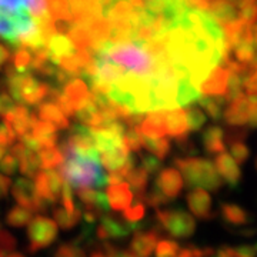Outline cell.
Instances as JSON below:
<instances>
[{
    "mask_svg": "<svg viewBox=\"0 0 257 257\" xmlns=\"http://www.w3.org/2000/svg\"><path fill=\"white\" fill-rule=\"evenodd\" d=\"M156 189L157 192H160L166 199L170 202L172 199H176L182 189H183V179L180 173L173 169V167H167L163 169L162 172H159L156 177Z\"/></svg>",
    "mask_w": 257,
    "mask_h": 257,
    "instance_id": "7c38bea8",
    "label": "cell"
},
{
    "mask_svg": "<svg viewBox=\"0 0 257 257\" xmlns=\"http://www.w3.org/2000/svg\"><path fill=\"white\" fill-rule=\"evenodd\" d=\"M234 257H256V246L254 244H241L233 247Z\"/></svg>",
    "mask_w": 257,
    "mask_h": 257,
    "instance_id": "f6af8a7d",
    "label": "cell"
},
{
    "mask_svg": "<svg viewBox=\"0 0 257 257\" xmlns=\"http://www.w3.org/2000/svg\"><path fill=\"white\" fill-rule=\"evenodd\" d=\"M156 231H136L130 241V253L136 257H150L157 244Z\"/></svg>",
    "mask_w": 257,
    "mask_h": 257,
    "instance_id": "d6986e66",
    "label": "cell"
},
{
    "mask_svg": "<svg viewBox=\"0 0 257 257\" xmlns=\"http://www.w3.org/2000/svg\"><path fill=\"white\" fill-rule=\"evenodd\" d=\"M256 94H243L239 99L230 101L229 107L223 111V117L230 126H244L256 127Z\"/></svg>",
    "mask_w": 257,
    "mask_h": 257,
    "instance_id": "52a82bcc",
    "label": "cell"
},
{
    "mask_svg": "<svg viewBox=\"0 0 257 257\" xmlns=\"http://www.w3.org/2000/svg\"><path fill=\"white\" fill-rule=\"evenodd\" d=\"M106 197H107L109 206L116 211L126 210L135 199L133 192L130 190L127 183H124V182L117 184H109Z\"/></svg>",
    "mask_w": 257,
    "mask_h": 257,
    "instance_id": "ac0fdd59",
    "label": "cell"
},
{
    "mask_svg": "<svg viewBox=\"0 0 257 257\" xmlns=\"http://www.w3.org/2000/svg\"><path fill=\"white\" fill-rule=\"evenodd\" d=\"M145 213H146V204L143 202V199L139 197L138 200L132 202L126 210H123V217L127 223H139L143 219Z\"/></svg>",
    "mask_w": 257,
    "mask_h": 257,
    "instance_id": "d6a6232c",
    "label": "cell"
},
{
    "mask_svg": "<svg viewBox=\"0 0 257 257\" xmlns=\"http://www.w3.org/2000/svg\"><path fill=\"white\" fill-rule=\"evenodd\" d=\"M67 33L72 18L60 0H0V45L36 55L57 33Z\"/></svg>",
    "mask_w": 257,
    "mask_h": 257,
    "instance_id": "7a4b0ae2",
    "label": "cell"
},
{
    "mask_svg": "<svg viewBox=\"0 0 257 257\" xmlns=\"http://www.w3.org/2000/svg\"><path fill=\"white\" fill-rule=\"evenodd\" d=\"M15 142H16V135L9 126V123H6L5 120L0 121V146L6 149Z\"/></svg>",
    "mask_w": 257,
    "mask_h": 257,
    "instance_id": "ab89813d",
    "label": "cell"
},
{
    "mask_svg": "<svg viewBox=\"0 0 257 257\" xmlns=\"http://www.w3.org/2000/svg\"><path fill=\"white\" fill-rule=\"evenodd\" d=\"M124 145L128 149V152H139L142 149V135L139 133L138 128L127 127L124 133Z\"/></svg>",
    "mask_w": 257,
    "mask_h": 257,
    "instance_id": "8d00e7d4",
    "label": "cell"
},
{
    "mask_svg": "<svg viewBox=\"0 0 257 257\" xmlns=\"http://www.w3.org/2000/svg\"><path fill=\"white\" fill-rule=\"evenodd\" d=\"M226 99L223 96H200L199 104L202 106L203 113L206 111L213 120H220L223 117V107Z\"/></svg>",
    "mask_w": 257,
    "mask_h": 257,
    "instance_id": "f1b7e54d",
    "label": "cell"
},
{
    "mask_svg": "<svg viewBox=\"0 0 257 257\" xmlns=\"http://www.w3.org/2000/svg\"><path fill=\"white\" fill-rule=\"evenodd\" d=\"M0 257H3V254H2V253H0Z\"/></svg>",
    "mask_w": 257,
    "mask_h": 257,
    "instance_id": "f5cc1de1",
    "label": "cell"
},
{
    "mask_svg": "<svg viewBox=\"0 0 257 257\" xmlns=\"http://www.w3.org/2000/svg\"><path fill=\"white\" fill-rule=\"evenodd\" d=\"M55 257H86V253L76 244H63L56 250Z\"/></svg>",
    "mask_w": 257,
    "mask_h": 257,
    "instance_id": "b9f144b4",
    "label": "cell"
},
{
    "mask_svg": "<svg viewBox=\"0 0 257 257\" xmlns=\"http://www.w3.org/2000/svg\"><path fill=\"white\" fill-rule=\"evenodd\" d=\"M59 149L63 156L60 176L73 190H100L107 186V175L96 150H74L64 143Z\"/></svg>",
    "mask_w": 257,
    "mask_h": 257,
    "instance_id": "3957f363",
    "label": "cell"
},
{
    "mask_svg": "<svg viewBox=\"0 0 257 257\" xmlns=\"http://www.w3.org/2000/svg\"><path fill=\"white\" fill-rule=\"evenodd\" d=\"M180 246L173 240H162L156 244V257H177Z\"/></svg>",
    "mask_w": 257,
    "mask_h": 257,
    "instance_id": "e575fe53",
    "label": "cell"
},
{
    "mask_svg": "<svg viewBox=\"0 0 257 257\" xmlns=\"http://www.w3.org/2000/svg\"><path fill=\"white\" fill-rule=\"evenodd\" d=\"M140 199H145V202H146L149 206H153V207H160V206H163V204H166V203L169 202L162 193L157 192L156 189H153L152 192L145 193Z\"/></svg>",
    "mask_w": 257,
    "mask_h": 257,
    "instance_id": "7bdbcfd3",
    "label": "cell"
},
{
    "mask_svg": "<svg viewBox=\"0 0 257 257\" xmlns=\"http://www.w3.org/2000/svg\"><path fill=\"white\" fill-rule=\"evenodd\" d=\"M63 186V177L56 170H43L39 172L35 177V187L37 194L47 204L60 200Z\"/></svg>",
    "mask_w": 257,
    "mask_h": 257,
    "instance_id": "9c48e42d",
    "label": "cell"
},
{
    "mask_svg": "<svg viewBox=\"0 0 257 257\" xmlns=\"http://www.w3.org/2000/svg\"><path fill=\"white\" fill-rule=\"evenodd\" d=\"M214 169L217 172V175L220 176L226 183L230 186H236L240 182L241 177V172H240L239 165L231 159L229 153H220L216 156L214 160Z\"/></svg>",
    "mask_w": 257,
    "mask_h": 257,
    "instance_id": "9a60e30c",
    "label": "cell"
},
{
    "mask_svg": "<svg viewBox=\"0 0 257 257\" xmlns=\"http://www.w3.org/2000/svg\"><path fill=\"white\" fill-rule=\"evenodd\" d=\"M10 189V179L0 173V199L6 197V194Z\"/></svg>",
    "mask_w": 257,
    "mask_h": 257,
    "instance_id": "7dc6e473",
    "label": "cell"
},
{
    "mask_svg": "<svg viewBox=\"0 0 257 257\" xmlns=\"http://www.w3.org/2000/svg\"><path fill=\"white\" fill-rule=\"evenodd\" d=\"M60 2L67 8L69 13H70L72 26L86 16H89V13H92L94 3H96V0H60Z\"/></svg>",
    "mask_w": 257,
    "mask_h": 257,
    "instance_id": "d4e9b609",
    "label": "cell"
},
{
    "mask_svg": "<svg viewBox=\"0 0 257 257\" xmlns=\"http://www.w3.org/2000/svg\"><path fill=\"white\" fill-rule=\"evenodd\" d=\"M213 253L211 248H200V247H186L180 248L177 257H207Z\"/></svg>",
    "mask_w": 257,
    "mask_h": 257,
    "instance_id": "ee69618b",
    "label": "cell"
},
{
    "mask_svg": "<svg viewBox=\"0 0 257 257\" xmlns=\"http://www.w3.org/2000/svg\"><path fill=\"white\" fill-rule=\"evenodd\" d=\"M8 73V90L9 96L22 106L39 104L47 97L49 84L37 80L32 74L19 73L12 66L6 70Z\"/></svg>",
    "mask_w": 257,
    "mask_h": 257,
    "instance_id": "5b68a950",
    "label": "cell"
},
{
    "mask_svg": "<svg viewBox=\"0 0 257 257\" xmlns=\"http://www.w3.org/2000/svg\"><path fill=\"white\" fill-rule=\"evenodd\" d=\"M6 257H25L23 254H20V253H10L9 256Z\"/></svg>",
    "mask_w": 257,
    "mask_h": 257,
    "instance_id": "816d5d0a",
    "label": "cell"
},
{
    "mask_svg": "<svg viewBox=\"0 0 257 257\" xmlns=\"http://www.w3.org/2000/svg\"><path fill=\"white\" fill-rule=\"evenodd\" d=\"M176 170L180 173L186 184L192 189L202 190H219L221 186L220 176L217 175L214 165L207 159H176Z\"/></svg>",
    "mask_w": 257,
    "mask_h": 257,
    "instance_id": "277c9868",
    "label": "cell"
},
{
    "mask_svg": "<svg viewBox=\"0 0 257 257\" xmlns=\"http://www.w3.org/2000/svg\"><path fill=\"white\" fill-rule=\"evenodd\" d=\"M147 175H156L162 169V160H159L153 155H145L142 156V166H140Z\"/></svg>",
    "mask_w": 257,
    "mask_h": 257,
    "instance_id": "f35d334b",
    "label": "cell"
},
{
    "mask_svg": "<svg viewBox=\"0 0 257 257\" xmlns=\"http://www.w3.org/2000/svg\"><path fill=\"white\" fill-rule=\"evenodd\" d=\"M37 157L40 162V167H43L45 170H55L56 167H60L63 160L62 152L57 146L42 147L37 152Z\"/></svg>",
    "mask_w": 257,
    "mask_h": 257,
    "instance_id": "4316f807",
    "label": "cell"
},
{
    "mask_svg": "<svg viewBox=\"0 0 257 257\" xmlns=\"http://www.w3.org/2000/svg\"><path fill=\"white\" fill-rule=\"evenodd\" d=\"M92 94L128 114L182 109L230 64V32L206 0H103L70 29Z\"/></svg>",
    "mask_w": 257,
    "mask_h": 257,
    "instance_id": "6da1fadb",
    "label": "cell"
},
{
    "mask_svg": "<svg viewBox=\"0 0 257 257\" xmlns=\"http://www.w3.org/2000/svg\"><path fill=\"white\" fill-rule=\"evenodd\" d=\"M10 50L8 47H5L3 45H0V69L8 63L10 60Z\"/></svg>",
    "mask_w": 257,
    "mask_h": 257,
    "instance_id": "c3c4849f",
    "label": "cell"
},
{
    "mask_svg": "<svg viewBox=\"0 0 257 257\" xmlns=\"http://www.w3.org/2000/svg\"><path fill=\"white\" fill-rule=\"evenodd\" d=\"M203 145L207 153L220 155L226 149L224 132L219 126H209L203 133Z\"/></svg>",
    "mask_w": 257,
    "mask_h": 257,
    "instance_id": "cb8c5ba5",
    "label": "cell"
},
{
    "mask_svg": "<svg viewBox=\"0 0 257 257\" xmlns=\"http://www.w3.org/2000/svg\"><path fill=\"white\" fill-rule=\"evenodd\" d=\"M207 257H234V253H233V247L223 246L219 250H213V253Z\"/></svg>",
    "mask_w": 257,
    "mask_h": 257,
    "instance_id": "bcb514c9",
    "label": "cell"
},
{
    "mask_svg": "<svg viewBox=\"0 0 257 257\" xmlns=\"http://www.w3.org/2000/svg\"><path fill=\"white\" fill-rule=\"evenodd\" d=\"M124 180L127 182V186L130 187L132 192H135L139 194L140 197L145 194V190L147 187V182H149V175L142 169L135 166L132 170H128L126 176H124Z\"/></svg>",
    "mask_w": 257,
    "mask_h": 257,
    "instance_id": "484cf974",
    "label": "cell"
},
{
    "mask_svg": "<svg viewBox=\"0 0 257 257\" xmlns=\"http://www.w3.org/2000/svg\"><path fill=\"white\" fill-rule=\"evenodd\" d=\"M156 216L162 227L176 239H189L196 230V221L192 214L180 209L157 210Z\"/></svg>",
    "mask_w": 257,
    "mask_h": 257,
    "instance_id": "8992f818",
    "label": "cell"
},
{
    "mask_svg": "<svg viewBox=\"0 0 257 257\" xmlns=\"http://www.w3.org/2000/svg\"><path fill=\"white\" fill-rule=\"evenodd\" d=\"M165 130L166 136H172L175 139L187 138L189 128L183 109L165 110Z\"/></svg>",
    "mask_w": 257,
    "mask_h": 257,
    "instance_id": "ffe728a7",
    "label": "cell"
},
{
    "mask_svg": "<svg viewBox=\"0 0 257 257\" xmlns=\"http://www.w3.org/2000/svg\"><path fill=\"white\" fill-rule=\"evenodd\" d=\"M82 219V210L77 211H67L63 207L56 209L55 210V223L56 226H60L62 229L69 230L74 227Z\"/></svg>",
    "mask_w": 257,
    "mask_h": 257,
    "instance_id": "1f68e13d",
    "label": "cell"
},
{
    "mask_svg": "<svg viewBox=\"0 0 257 257\" xmlns=\"http://www.w3.org/2000/svg\"><path fill=\"white\" fill-rule=\"evenodd\" d=\"M187 204L193 214L199 219H209L211 216V197L209 193L202 189H192L187 193Z\"/></svg>",
    "mask_w": 257,
    "mask_h": 257,
    "instance_id": "2e32d148",
    "label": "cell"
},
{
    "mask_svg": "<svg viewBox=\"0 0 257 257\" xmlns=\"http://www.w3.org/2000/svg\"><path fill=\"white\" fill-rule=\"evenodd\" d=\"M139 223H127L124 219L116 216H104L101 217L97 226V237L100 240H119L127 237L132 231H140Z\"/></svg>",
    "mask_w": 257,
    "mask_h": 257,
    "instance_id": "8fae6325",
    "label": "cell"
},
{
    "mask_svg": "<svg viewBox=\"0 0 257 257\" xmlns=\"http://www.w3.org/2000/svg\"><path fill=\"white\" fill-rule=\"evenodd\" d=\"M3 120L6 123H9V126L15 132L16 138H23V136L29 135L32 132V128L35 127L37 117L36 114L29 110L26 106L18 104L15 107V110Z\"/></svg>",
    "mask_w": 257,
    "mask_h": 257,
    "instance_id": "4fadbf2b",
    "label": "cell"
},
{
    "mask_svg": "<svg viewBox=\"0 0 257 257\" xmlns=\"http://www.w3.org/2000/svg\"><path fill=\"white\" fill-rule=\"evenodd\" d=\"M139 133L146 138H166L165 110L152 111L138 127Z\"/></svg>",
    "mask_w": 257,
    "mask_h": 257,
    "instance_id": "7402d4cb",
    "label": "cell"
},
{
    "mask_svg": "<svg viewBox=\"0 0 257 257\" xmlns=\"http://www.w3.org/2000/svg\"><path fill=\"white\" fill-rule=\"evenodd\" d=\"M90 257H107V254L103 253V251H94V253H92V256Z\"/></svg>",
    "mask_w": 257,
    "mask_h": 257,
    "instance_id": "681fc988",
    "label": "cell"
},
{
    "mask_svg": "<svg viewBox=\"0 0 257 257\" xmlns=\"http://www.w3.org/2000/svg\"><path fill=\"white\" fill-rule=\"evenodd\" d=\"M79 199L86 207V211H90L94 216H100L101 213L110 209L106 193L100 190H92V189H86V190H79Z\"/></svg>",
    "mask_w": 257,
    "mask_h": 257,
    "instance_id": "44dd1931",
    "label": "cell"
},
{
    "mask_svg": "<svg viewBox=\"0 0 257 257\" xmlns=\"http://www.w3.org/2000/svg\"><path fill=\"white\" fill-rule=\"evenodd\" d=\"M33 219V211H30L29 209L16 206L8 213L6 216V223L9 224L10 227H23L28 226L29 223Z\"/></svg>",
    "mask_w": 257,
    "mask_h": 257,
    "instance_id": "4dcf8cb0",
    "label": "cell"
},
{
    "mask_svg": "<svg viewBox=\"0 0 257 257\" xmlns=\"http://www.w3.org/2000/svg\"><path fill=\"white\" fill-rule=\"evenodd\" d=\"M12 194L20 207L29 209L30 211H40L46 209L47 203L39 197L35 183L30 179H26V177L18 179L12 187Z\"/></svg>",
    "mask_w": 257,
    "mask_h": 257,
    "instance_id": "30bf717a",
    "label": "cell"
},
{
    "mask_svg": "<svg viewBox=\"0 0 257 257\" xmlns=\"http://www.w3.org/2000/svg\"><path fill=\"white\" fill-rule=\"evenodd\" d=\"M32 138L37 142V145L42 147H55L59 140V130L45 121L37 120L35 127L30 132Z\"/></svg>",
    "mask_w": 257,
    "mask_h": 257,
    "instance_id": "603a6c76",
    "label": "cell"
},
{
    "mask_svg": "<svg viewBox=\"0 0 257 257\" xmlns=\"http://www.w3.org/2000/svg\"><path fill=\"white\" fill-rule=\"evenodd\" d=\"M186 113V121L189 132H199L206 123V114L199 107H190Z\"/></svg>",
    "mask_w": 257,
    "mask_h": 257,
    "instance_id": "836d02e7",
    "label": "cell"
},
{
    "mask_svg": "<svg viewBox=\"0 0 257 257\" xmlns=\"http://www.w3.org/2000/svg\"><path fill=\"white\" fill-rule=\"evenodd\" d=\"M36 117L37 120H40V121H45V123H49V124L55 126L57 130L69 128V126H70L69 119L60 111V109L56 106L55 103L50 100L42 101V103L39 104Z\"/></svg>",
    "mask_w": 257,
    "mask_h": 257,
    "instance_id": "e0dca14e",
    "label": "cell"
},
{
    "mask_svg": "<svg viewBox=\"0 0 257 257\" xmlns=\"http://www.w3.org/2000/svg\"><path fill=\"white\" fill-rule=\"evenodd\" d=\"M19 167V160L18 157L15 156L12 152L8 153V155H5L3 159L0 160V172H2V175L3 176H10L13 175V173H16V170H18Z\"/></svg>",
    "mask_w": 257,
    "mask_h": 257,
    "instance_id": "74e56055",
    "label": "cell"
},
{
    "mask_svg": "<svg viewBox=\"0 0 257 257\" xmlns=\"http://www.w3.org/2000/svg\"><path fill=\"white\" fill-rule=\"evenodd\" d=\"M248 147L246 146V143H243L241 140H236V142H231L230 143V156L231 159L240 165V163H244L248 159Z\"/></svg>",
    "mask_w": 257,
    "mask_h": 257,
    "instance_id": "d590c367",
    "label": "cell"
},
{
    "mask_svg": "<svg viewBox=\"0 0 257 257\" xmlns=\"http://www.w3.org/2000/svg\"><path fill=\"white\" fill-rule=\"evenodd\" d=\"M57 226L52 219L45 216H36L28 224L29 250L36 253L40 248L49 247L57 237Z\"/></svg>",
    "mask_w": 257,
    "mask_h": 257,
    "instance_id": "ba28073f",
    "label": "cell"
},
{
    "mask_svg": "<svg viewBox=\"0 0 257 257\" xmlns=\"http://www.w3.org/2000/svg\"><path fill=\"white\" fill-rule=\"evenodd\" d=\"M5 155H6V149H5V147L0 146V160L3 159V156H5Z\"/></svg>",
    "mask_w": 257,
    "mask_h": 257,
    "instance_id": "f907efd6",
    "label": "cell"
},
{
    "mask_svg": "<svg viewBox=\"0 0 257 257\" xmlns=\"http://www.w3.org/2000/svg\"><path fill=\"white\" fill-rule=\"evenodd\" d=\"M18 104L9 96V93L0 92V117H8L12 111L15 110Z\"/></svg>",
    "mask_w": 257,
    "mask_h": 257,
    "instance_id": "60d3db41",
    "label": "cell"
},
{
    "mask_svg": "<svg viewBox=\"0 0 257 257\" xmlns=\"http://www.w3.org/2000/svg\"><path fill=\"white\" fill-rule=\"evenodd\" d=\"M142 147L149 150L159 160L165 159L170 153V140L167 138H146L142 136Z\"/></svg>",
    "mask_w": 257,
    "mask_h": 257,
    "instance_id": "83f0119b",
    "label": "cell"
},
{
    "mask_svg": "<svg viewBox=\"0 0 257 257\" xmlns=\"http://www.w3.org/2000/svg\"><path fill=\"white\" fill-rule=\"evenodd\" d=\"M12 153L18 157L19 169L23 175L26 176V179L36 177L37 173L40 172V162L37 157V152L29 150L19 142L18 145L13 146Z\"/></svg>",
    "mask_w": 257,
    "mask_h": 257,
    "instance_id": "5bb4252c",
    "label": "cell"
},
{
    "mask_svg": "<svg viewBox=\"0 0 257 257\" xmlns=\"http://www.w3.org/2000/svg\"><path fill=\"white\" fill-rule=\"evenodd\" d=\"M221 214H223V219L233 226H243L250 221L247 211L233 203L221 204Z\"/></svg>",
    "mask_w": 257,
    "mask_h": 257,
    "instance_id": "f546056e",
    "label": "cell"
}]
</instances>
